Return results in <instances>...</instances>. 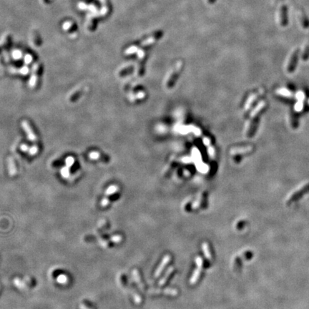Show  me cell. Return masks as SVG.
<instances>
[{
	"label": "cell",
	"instance_id": "23",
	"mask_svg": "<svg viewBox=\"0 0 309 309\" xmlns=\"http://www.w3.org/2000/svg\"><path fill=\"white\" fill-rule=\"evenodd\" d=\"M296 99H297L298 101H303L305 99L304 93L301 91L298 92L297 93H296Z\"/></svg>",
	"mask_w": 309,
	"mask_h": 309
},
{
	"label": "cell",
	"instance_id": "30",
	"mask_svg": "<svg viewBox=\"0 0 309 309\" xmlns=\"http://www.w3.org/2000/svg\"><path fill=\"white\" fill-rule=\"evenodd\" d=\"M31 61H32V58H31L30 56H29V57H28V56H27V57H26V58H25V62H27V64L30 63Z\"/></svg>",
	"mask_w": 309,
	"mask_h": 309
},
{
	"label": "cell",
	"instance_id": "6",
	"mask_svg": "<svg viewBox=\"0 0 309 309\" xmlns=\"http://www.w3.org/2000/svg\"><path fill=\"white\" fill-rule=\"evenodd\" d=\"M40 66L39 64H36L33 67V70H32V75L31 76L30 81H29V85L30 87H34L35 86L37 81V77L39 75V72H40Z\"/></svg>",
	"mask_w": 309,
	"mask_h": 309
},
{
	"label": "cell",
	"instance_id": "5",
	"mask_svg": "<svg viewBox=\"0 0 309 309\" xmlns=\"http://www.w3.org/2000/svg\"><path fill=\"white\" fill-rule=\"evenodd\" d=\"M308 191H309V184L306 185V186H305L304 187H303L301 190H298V191H296V193H293L292 196H291L289 200V202H291L293 201H295V200H298V198H301L302 195H303V194H305V193H307Z\"/></svg>",
	"mask_w": 309,
	"mask_h": 309
},
{
	"label": "cell",
	"instance_id": "11",
	"mask_svg": "<svg viewBox=\"0 0 309 309\" xmlns=\"http://www.w3.org/2000/svg\"><path fill=\"white\" fill-rule=\"evenodd\" d=\"M173 270H174L173 267H172V266L170 267V268H169L168 269L166 270V272H165V275H164V276L162 278L160 279V281H159V283H158L159 285H160V286L164 285V284H165V283L167 282V278H168L169 276H170V274L172 273V272H173Z\"/></svg>",
	"mask_w": 309,
	"mask_h": 309
},
{
	"label": "cell",
	"instance_id": "22",
	"mask_svg": "<svg viewBox=\"0 0 309 309\" xmlns=\"http://www.w3.org/2000/svg\"><path fill=\"white\" fill-rule=\"evenodd\" d=\"M65 162H66V165H67V166L68 167H72L75 163V159L73 158L72 157H68V158L66 159Z\"/></svg>",
	"mask_w": 309,
	"mask_h": 309
},
{
	"label": "cell",
	"instance_id": "19",
	"mask_svg": "<svg viewBox=\"0 0 309 309\" xmlns=\"http://www.w3.org/2000/svg\"><path fill=\"white\" fill-rule=\"evenodd\" d=\"M117 190H118V187L115 186H112L107 190L105 194L106 195H112L113 193H115Z\"/></svg>",
	"mask_w": 309,
	"mask_h": 309
},
{
	"label": "cell",
	"instance_id": "28",
	"mask_svg": "<svg viewBox=\"0 0 309 309\" xmlns=\"http://www.w3.org/2000/svg\"><path fill=\"white\" fill-rule=\"evenodd\" d=\"M20 148H21V150H22L24 151V152H27V151H28L29 150V147H28L27 145H24V144L22 145H21V147H20Z\"/></svg>",
	"mask_w": 309,
	"mask_h": 309
},
{
	"label": "cell",
	"instance_id": "16",
	"mask_svg": "<svg viewBox=\"0 0 309 309\" xmlns=\"http://www.w3.org/2000/svg\"><path fill=\"white\" fill-rule=\"evenodd\" d=\"M80 307L82 309H95L94 305L92 304L90 302H89L87 300H84L80 303Z\"/></svg>",
	"mask_w": 309,
	"mask_h": 309
},
{
	"label": "cell",
	"instance_id": "20",
	"mask_svg": "<svg viewBox=\"0 0 309 309\" xmlns=\"http://www.w3.org/2000/svg\"><path fill=\"white\" fill-rule=\"evenodd\" d=\"M303 107V101H297L296 104H295V110L300 112L302 110Z\"/></svg>",
	"mask_w": 309,
	"mask_h": 309
},
{
	"label": "cell",
	"instance_id": "17",
	"mask_svg": "<svg viewBox=\"0 0 309 309\" xmlns=\"http://www.w3.org/2000/svg\"><path fill=\"white\" fill-rule=\"evenodd\" d=\"M131 293H132V296H133L134 301H135V303H137V304H140V303H141V301H142L140 296L137 293H135V291H131Z\"/></svg>",
	"mask_w": 309,
	"mask_h": 309
},
{
	"label": "cell",
	"instance_id": "31",
	"mask_svg": "<svg viewBox=\"0 0 309 309\" xmlns=\"http://www.w3.org/2000/svg\"><path fill=\"white\" fill-rule=\"evenodd\" d=\"M308 104H309V100H308Z\"/></svg>",
	"mask_w": 309,
	"mask_h": 309
},
{
	"label": "cell",
	"instance_id": "9",
	"mask_svg": "<svg viewBox=\"0 0 309 309\" xmlns=\"http://www.w3.org/2000/svg\"><path fill=\"white\" fill-rule=\"evenodd\" d=\"M202 268V267L197 266V268L194 270V272H193V275H192L191 278H190V284H192V285H194V284L196 283L197 281H198L199 278H200V273H201Z\"/></svg>",
	"mask_w": 309,
	"mask_h": 309
},
{
	"label": "cell",
	"instance_id": "2",
	"mask_svg": "<svg viewBox=\"0 0 309 309\" xmlns=\"http://www.w3.org/2000/svg\"><path fill=\"white\" fill-rule=\"evenodd\" d=\"M148 293H149V294H160V293H163V294L175 296L178 294V291L175 289H170V288L165 289H151L148 290Z\"/></svg>",
	"mask_w": 309,
	"mask_h": 309
},
{
	"label": "cell",
	"instance_id": "1",
	"mask_svg": "<svg viewBox=\"0 0 309 309\" xmlns=\"http://www.w3.org/2000/svg\"><path fill=\"white\" fill-rule=\"evenodd\" d=\"M15 284L19 289H30L35 286L36 281L32 276H26L24 279L17 277L15 279Z\"/></svg>",
	"mask_w": 309,
	"mask_h": 309
},
{
	"label": "cell",
	"instance_id": "27",
	"mask_svg": "<svg viewBox=\"0 0 309 309\" xmlns=\"http://www.w3.org/2000/svg\"><path fill=\"white\" fill-rule=\"evenodd\" d=\"M29 152L30 154L32 155H35L38 152V148L37 146H33L32 147V148H30V149L29 150Z\"/></svg>",
	"mask_w": 309,
	"mask_h": 309
},
{
	"label": "cell",
	"instance_id": "24",
	"mask_svg": "<svg viewBox=\"0 0 309 309\" xmlns=\"http://www.w3.org/2000/svg\"><path fill=\"white\" fill-rule=\"evenodd\" d=\"M111 240L115 243H120L122 240V236L120 235H115L111 237Z\"/></svg>",
	"mask_w": 309,
	"mask_h": 309
},
{
	"label": "cell",
	"instance_id": "29",
	"mask_svg": "<svg viewBox=\"0 0 309 309\" xmlns=\"http://www.w3.org/2000/svg\"><path fill=\"white\" fill-rule=\"evenodd\" d=\"M28 72H29V69H28V68L26 67L22 68V69H21V73L23 75H27L28 73Z\"/></svg>",
	"mask_w": 309,
	"mask_h": 309
},
{
	"label": "cell",
	"instance_id": "7",
	"mask_svg": "<svg viewBox=\"0 0 309 309\" xmlns=\"http://www.w3.org/2000/svg\"><path fill=\"white\" fill-rule=\"evenodd\" d=\"M109 227H110L109 223H108L106 220H101V221L98 223V225H97L96 231H97V233L100 234V233H102V232H104L105 230H107Z\"/></svg>",
	"mask_w": 309,
	"mask_h": 309
},
{
	"label": "cell",
	"instance_id": "3",
	"mask_svg": "<svg viewBox=\"0 0 309 309\" xmlns=\"http://www.w3.org/2000/svg\"><path fill=\"white\" fill-rule=\"evenodd\" d=\"M22 128H23L24 131L26 132V133H27V137H28V138H29V140L33 141V142L37 140L35 134L33 132L32 127H30V125H29V124L27 123V121H26V120L22 121Z\"/></svg>",
	"mask_w": 309,
	"mask_h": 309
},
{
	"label": "cell",
	"instance_id": "15",
	"mask_svg": "<svg viewBox=\"0 0 309 309\" xmlns=\"http://www.w3.org/2000/svg\"><path fill=\"white\" fill-rule=\"evenodd\" d=\"M110 240H111V239H110ZM110 240L109 239H107L106 237L103 236L102 235V236H101L100 238H99V243L103 248H109L110 245Z\"/></svg>",
	"mask_w": 309,
	"mask_h": 309
},
{
	"label": "cell",
	"instance_id": "10",
	"mask_svg": "<svg viewBox=\"0 0 309 309\" xmlns=\"http://www.w3.org/2000/svg\"><path fill=\"white\" fill-rule=\"evenodd\" d=\"M296 61H297V52H295L293 54L291 60H290L289 62V65H288V71H289V72H291L293 71L295 66H296Z\"/></svg>",
	"mask_w": 309,
	"mask_h": 309
},
{
	"label": "cell",
	"instance_id": "14",
	"mask_svg": "<svg viewBox=\"0 0 309 309\" xmlns=\"http://www.w3.org/2000/svg\"><path fill=\"white\" fill-rule=\"evenodd\" d=\"M276 93H278V95H280L284 96V97H293L292 92H291V91H289V90H287V89H285V88L278 89V90H277Z\"/></svg>",
	"mask_w": 309,
	"mask_h": 309
},
{
	"label": "cell",
	"instance_id": "12",
	"mask_svg": "<svg viewBox=\"0 0 309 309\" xmlns=\"http://www.w3.org/2000/svg\"><path fill=\"white\" fill-rule=\"evenodd\" d=\"M202 249L203 251L205 258L208 260H212V256H211L210 248H209V245L207 243L205 242L202 244Z\"/></svg>",
	"mask_w": 309,
	"mask_h": 309
},
{
	"label": "cell",
	"instance_id": "26",
	"mask_svg": "<svg viewBox=\"0 0 309 309\" xmlns=\"http://www.w3.org/2000/svg\"><path fill=\"white\" fill-rule=\"evenodd\" d=\"M62 176H64V178H67L69 176V170H68V167H64V168L62 169Z\"/></svg>",
	"mask_w": 309,
	"mask_h": 309
},
{
	"label": "cell",
	"instance_id": "8",
	"mask_svg": "<svg viewBox=\"0 0 309 309\" xmlns=\"http://www.w3.org/2000/svg\"><path fill=\"white\" fill-rule=\"evenodd\" d=\"M132 276H133L134 280L135 281L136 283L137 284V286H138L140 289L142 291H144V289H145L144 285H143V284L142 283V282H141L140 275L138 270H137V269H134L133 270H132Z\"/></svg>",
	"mask_w": 309,
	"mask_h": 309
},
{
	"label": "cell",
	"instance_id": "18",
	"mask_svg": "<svg viewBox=\"0 0 309 309\" xmlns=\"http://www.w3.org/2000/svg\"><path fill=\"white\" fill-rule=\"evenodd\" d=\"M100 153H98V152L93 151L89 153V157H90V158L92 159V160H97V159L100 158Z\"/></svg>",
	"mask_w": 309,
	"mask_h": 309
},
{
	"label": "cell",
	"instance_id": "25",
	"mask_svg": "<svg viewBox=\"0 0 309 309\" xmlns=\"http://www.w3.org/2000/svg\"><path fill=\"white\" fill-rule=\"evenodd\" d=\"M201 200H202L201 198H198L196 201H195L194 202H193V205H192V207H193V209L198 208L199 206H200V203H201Z\"/></svg>",
	"mask_w": 309,
	"mask_h": 309
},
{
	"label": "cell",
	"instance_id": "21",
	"mask_svg": "<svg viewBox=\"0 0 309 309\" xmlns=\"http://www.w3.org/2000/svg\"><path fill=\"white\" fill-rule=\"evenodd\" d=\"M81 94H82V92L80 91V90H79V91H77L76 92H75V93L73 94V95L70 97V101H71V102H75V101H76L77 99L79 98L80 96L81 95Z\"/></svg>",
	"mask_w": 309,
	"mask_h": 309
},
{
	"label": "cell",
	"instance_id": "13",
	"mask_svg": "<svg viewBox=\"0 0 309 309\" xmlns=\"http://www.w3.org/2000/svg\"><path fill=\"white\" fill-rule=\"evenodd\" d=\"M9 169L10 175H15L17 174V168L14 160L11 158H9Z\"/></svg>",
	"mask_w": 309,
	"mask_h": 309
},
{
	"label": "cell",
	"instance_id": "4",
	"mask_svg": "<svg viewBox=\"0 0 309 309\" xmlns=\"http://www.w3.org/2000/svg\"><path fill=\"white\" fill-rule=\"evenodd\" d=\"M170 259H171V257H170V256H169V255H166V256H164L163 261H162L161 263H160V264L159 265L158 268H157L156 271H155V278H158L160 276V275L161 274L162 272H163V270L164 268H165V267L167 265V263L170 261Z\"/></svg>",
	"mask_w": 309,
	"mask_h": 309
}]
</instances>
